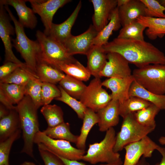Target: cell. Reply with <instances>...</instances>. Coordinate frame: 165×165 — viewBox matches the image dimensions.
Segmentation results:
<instances>
[{
    "mask_svg": "<svg viewBox=\"0 0 165 165\" xmlns=\"http://www.w3.org/2000/svg\"><path fill=\"white\" fill-rule=\"evenodd\" d=\"M102 47L107 53H117L138 68L151 64H165L164 53L145 40L125 39L117 37Z\"/></svg>",
    "mask_w": 165,
    "mask_h": 165,
    "instance_id": "6da1fadb",
    "label": "cell"
},
{
    "mask_svg": "<svg viewBox=\"0 0 165 165\" xmlns=\"http://www.w3.org/2000/svg\"><path fill=\"white\" fill-rule=\"evenodd\" d=\"M19 115L24 141L21 152L33 158L34 140L40 131L37 114L38 109L31 98L25 95L16 106Z\"/></svg>",
    "mask_w": 165,
    "mask_h": 165,
    "instance_id": "7a4b0ae2",
    "label": "cell"
},
{
    "mask_svg": "<svg viewBox=\"0 0 165 165\" xmlns=\"http://www.w3.org/2000/svg\"><path fill=\"white\" fill-rule=\"evenodd\" d=\"M4 6L14 24L16 37L12 39L13 46L20 53L27 68L37 76L36 67L41 51L40 44L37 40H31L27 36L24 27L13 15L9 6Z\"/></svg>",
    "mask_w": 165,
    "mask_h": 165,
    "instance_id": "3957f363",
    "label": "cell"
},
{
    "mask_svg": "<svg viewBox=\"0 0 165 165\" xmlns=\"http://www.w3.org/2000/svg\"><path fill=\"white\" fill-rule=\"evenodd\" d=\"M116 136L114 128H109L102 141L89 145L87 153L82 160L92 164L99 163H112L121 160L119 153L113 150Z\"/></svg>",
    "mask_w": 165,
    "mask_h": 165,
    "instance_id": "277c9868",
    "label": "cell"
},
{
    "mask_svg": "<svg viewBox=\"0 0 165 165\" xmlns=\"http://www.w3.org/2000/svg\"><path fill=\"white\" fill-rule=\"evenodd\" d=\"M36 37L41 49L38 61L46 62L57 68L61 64L76 60L68 53L62 44L46 35L43 32L37 30Z\"/></svg>",
    "mask_w": 165,
    "mask_h": 165,
    "instance_id": "5b68a950",
    "label": "cell"
},
{
    "mask_svg": "<svg viewBox=\"0 0 165 165\" xmlns=\"http://www.w3.org/2000/svg\"><path fill=\"white\" fill-rule=\"evenodd\" d=\"M134 80L147 90L158 95H165V64H149L134 70Z\"/></svg>",
    "mask_w": 165,
    "mask_h": 165,
    "instance_id": "8992f818",
    "label": "cell"
},
{
    "mask_svg": "<svg viewBox=\"0 0 165 165\" xmlns=\"http://www.w3.org/2000/svg\"><path fill=\"white\" fill-rule=\"evenodd\" d=\"M123 119L120 130L116 136L113 148L116 152L122 150L126 145L141 140L155 128L140 124L136 120L134 113L129 114Z\"/></svg>",
    "mask_w": 165,
    "mask_h": 165,
    "instance_id": "52a82bcc",
    "label": "cell"
},
{
    "mask_svg": "<svg viewBox=\"0 0 165 165\" xmlns=\"http://www.w3.org/2000/svg\"><path fill=\"white\" fill-rule=\"evenodd\" d=\"M34 143L57 156L70 160H82L85 154V150L74 147L70 142L51 138L40 130L36 134Z\"/></svg>",
    "mask_w": 165,
    "mask_h": 165,
    "instance_id": "ba28073f",
    "label": "cell"
},
{
    "mask_svg": "<svg viewBox=\"0 0 165 165\" xmlns=\"http://www.w3.org/2000/svg\"><path fill=\"white\" fill-rule=\"evenodd\" d=\"M103 86L100 78H94L87 86L80 101L86 108L97 112L112 100L111 94Z\"/></svg>",
    "mask_w": 165,
    "mask_h": 165,
    "instance_id": "9c48e42d",
    "label": "cell"
},
{
    "mask_svg": "<svg viewBox=\"0 0 165 165\" xmlns=\"http://www.w3.org/2000/svg\"><path fill=\"white\" fill-rule=\"evenodd\" d=\"M70 0H28L35 13L38 14L44 27V33L47 35L53 23V16L60 8Z\"/></svg>",
    "mask_w": 165,
    "mask_h": 165,
    "instance_id": "30bf717a",
    "label": "cell"
},
{
    "mask_svg": "<svg viewBox=\"0 0 165 165\" xmlns=\"http://www.w3.org/2000/svg\"><path fill=\"white\" fill-rule=\"evenodd\" d=\"M158 145L148 136L126 145L124 148L126 154L123 165H135L142 156L145 158L151 157Z\"/></svg>",
    "mask_w": 165,
    "mask_h": 165,
    "instance_id": "8fae6325",
    "label": "cell"
},
{
    "mask_svg": "<svg viewBox=\"0 0 165 165\" xmlns=\"http://www.w3.org/2000/svg\"><path fill=\"white\" fill-rule=\"evenodd\" d=\"M98 32L93 25L83 33L77 36L71 35L63 44L71 55L77 54L86 55L93 46V41Z\"/></svg>",
    "mask_w": 165,
    "mask_h": 165,
    "instance_id": "7c38bea8",
    "label": "cell"
},
{
    "mask_svg": "<svg viewBox=\"0 0 165 165\" xmlns=\"http://www.w3.org/2000/svg\"><path fill=\"white\" fill-rule=\"evenodd\" d=\"M107 61L100 77L123 78L132 75L129 63L121 55L115 52H108Z\"/></svg>",
    "mask_w": 165,
    "mask_h": 165,
    "instance_id": "4fadbf2b",
    "label": "cell"
},
{
    "mask_svg": "<svg viewBox=\"0 0 165 165\" xmlns=\"http://www.w3.org/2000/svg\"><path fill=\"white\" fill-rule=\"evenodd\" d=\"M6 11L4 6L0 4V37L5 48V61L26 65L15 56L13 51L11 36L15 35V29L11 24Z\"/></svg>",
    "mask_w": 165,
    "mask_h": 165,
    "instance_id": "5bb4252c",
    "label": "cell"
},
{
    "mask_svg": "<svg viewBox=\"0 0 165 165\" xmlns=\"http://www.w3.org/2000/svg\"><path fill=\"white\" fill-rule=\"evenodd\" d=\"M94 13L92 17L93 26L98 32L108 23L112 13L117 7V0H91Z\"/></svg>",
    "mask_w": 165,
    "mask_h": 165,
    "instance_id": "9a60e30c",
    "label": "cell"
},
{
    "mask_svg": "<svg viewBox=\"0 0 165 165\" xmlns=\"http://www.w3.org/2000/svg\"><path fill=\"white\" fill-rule=\"evenodd\" d=\"M26 0H0V4L10 6L16 10L18 21L24 28L33 29L37 24V18L32 9L27 6Z\"/></svg>",
    "mask_w": 165,
    "mask_h": 165,
    "instance_id": "2e32d148",
    "label": "cell"
},
{
    "mask_svg": "<svg viewBox=\"0 0 165 165\" xmlns=\"http://www.w3.org/2000/svg\"><path fill=\"white\" fill-rule=\"evenodd\" d=\"M134 80L132 75L123 78H109L102 82V84L111 90L112 99L121 104L129 97L130 89Z\"/></svg>",
    "mask_w": 165,
    "mask_h": 165,
    "instance_id": "e0dca14e",
    "label": "cell"
},
{
    "mask_svg": "<svg viewBox=\"0 0 165 165\" xmlns=\"http://www.w3.org/2000/svg\"><path fill=\"white\" fill-rule=\"evenodd\" d=\"M119 106L118 100L112 99L106 106L97 112L99 119L98 123L99 129L100 131L106 132L118 124L120 116Z\"/></svg>",
    "mask_w": 165,
    "mask_h": 165,
    "instance_id": "ac0fdd59",
    "label": "cell"
},
{
    "mask_svg": "<svg viewBox=\"0 0 165 165\" xmlns=\"http://www.w3.org/2000/svg\"><path fill=\"white\" fill-rule=\"evenodd\" d=\"M81 6L82 2L80 1L72 13L66 20L60 24L53 23L47 35L63 45L72 35L71 29Z\"/></svg>",
    "mask_w": 165,
    "mask_h": 165,
    "instance_id": "d6986e66",
    "label": "cell"
},
{
    "mask_svg": "<svg viewBox=\"0 0 165 165\" xmlns=\"http://www.w3.org/2000/svg\"><path fill=\"white\" fill-rule=\"evenodd\" d=\"M121 26L123 27L145 16L146 7L141 0H129L124 5L118 7Z\"/></svg>",
    "mask_w": 165,
    "mask_h": 165,
    "instance_id": "ffe728a7",
    "label": "cell"
},
{
    "mask_svg": "<svg viewBox=\"0 0 165 165\" xmlns=\"http://www.w3.org/2000/svg\"><path fill=\"white\" fill-rule=\"evenodd\" d=\"M107 55L102 46L96 45H93L86 55V67L94 78H100L99 74L107 61Z\"/></svg>",
    "mask_w": 165,
    "mask_h": 165,
    "instance_id": "44dd1931",
    "label": "cell"
},
{
    "mask_svg": "<svg viewBox=\"0 0 165 165\" xmlns=\"http://www.w3.org/2000/svg\"><path fill=\"white\" fill-rule=\"evenodd\" d=\"M137 21L145 26V34L148 38L154 40L165 35V18L141 16Z\"/></svg>",
    "mask_w": 165,
    "mask_h": 165,
    "instance_id": "7402d4cb",
    "label": "cell"
},
{
    "mask_svg": "<svg viewBox=\"0 0 165 165\" xmlns=\"http://www.w3.org/2000/svg\"><path fill=\"white\" fill-rule=\"evenodd\" d=\"M129 96L137 97L150 102L160 110H165V95H158L152 92L141 86L135 80L130 87Z\"/></svg>",
    "mask_w": 165,
    "mask_h": 165,
    "instance_id": "603a6c76",
    "label": "cell"
},
{
    "mask_svg": "<svg viewBox=\"0 0 165 165\" xmlns=\"http://www.w3.org/2000/svg\"><path fill=\"white\" fill-rule=\"evenodd\" d=\"M21 129L20 120L16 108L0 119V142L5 141L17 130Z\"/></svg>",
    "mask_w": 165,
    "mask_h": 165,
    "instance_id": "cb8c5ba5",
    "label": "cell"
},
{
    "mask_svg": "<svg viewBox=\"0 0 165 165\" xmlns=\"http://www.w3.org/2000/svg\"><path fill=\"white\" fill-rule=\"evenodd\" d=\"M36 75L42 82L56 84L65 76V75L60 70L41 61H38L36 67Z\"/></svg>",
    "mask_w": 165,
    "mask_h": 165,
    "instance_id": "d4e9b609",
    "label": "cell"
},
{
    "mask_svg": "<svg viewBox=\"0 0 165 165\" xmlns=\"http://www.w3.org/2000/svg\"><path fill=\"white\" fill-rule=\"evenodd\" d=\"M121 26L117 7L112 12L108 23L98 32L93 41V45L102 46L105 45L113 32L118 31Z\"/></svg>",
    "mask_w": 165,
    "mask_h": 165,
    "instance_id": "484cf974",
    "label": "cell"
},
{
    "mask_svg": "<svg viewBox=\"0 0 165 165\" xmlns=\"http://www.w3.org/2000/svg\"><path fill=\"white\" fill-rule=\"evenodd\" d=\"M80 134L76 143L77 148L85 150L86 143L88 135L93 127L98 123L99 119L97 112L87 108L85 113Z\"/></svg>",
    "mask_w": 165,
    "mask_h": 165,
    "instance_id": "4316f807",
    "label": "cell"
},
{
    "mask_svg": "<svg viewBox=\"0 0 165 165\" xmlns=\"http://www.w3.org/2000/svg\"><path fill=\"white\" fill-rule=\"evenodd\" d=\"M57 69L66 75L82 81H88L91 75L86 67L77 60L73 62L61 64Z\"/></svg>",
    "mask_w": 165,
    "mask_h": 165,
    "instance_id": "83f0119b",
    "label": "cell"
},
{
    "mask_svg": "<svg viewBox=\"0 0 165 165\" xmlns=\"http://www.w3.org/2000/svg\"><path fill=\"white\" fill-rule=\"evenodd\" d=\"M43 132L51 138L65 140L75 144L78 137L72 133L69 124L64 122L53 127H48Z\"/></svg>",
    "mask_w": 165,
    "mask_h": 165,
    "instance_id": "f1b7e54d",
    "label": "cell"
},
{
    "mask_svg": "<svg viewBox=\"0 0 165 165\" xmlns=\"http://www.w3.org/2000/svg\"><path fill=\"white\" fill-rule=\"evenodd\" d=\"M59 84L67 94L77 99H80L87 86L82 81L66 75Z\"/></svg>",
    "mask_w": 165,
    "mask_h": 165,
    "instance_id": "f546056e",
    "label": "cell"
},
{
    "mask_svg": "<svg viewBox=\"0 0 165 165\" xmlns=\"http://www.w3.org/2000/svg\"><path fill=\"white\" fill-rule=\"evenodd\" d=\"M151 103L137 97H129L121 104H119L120 116L123 118L127 116L147 108Z\"/></svg>",
    "mask_w": 165,
    "mask_h": 165,
    "instance_id": "4dcf8cb0",
    "label": "cell"
},
{
    "mask_svg": "<svg viewBox=\"0 0 165 165\" xmlns=\"http://www.w3.org/2000/svg\"><path fill=\"white\" fill-rule=\"evenodd\" d=\"M40 112L48 127H53L64 122L63 111L61 108L56 105H43Z\"/></svg>",
    "mask_w": 165,
    "mask_h": 165,
    "instance_id": "1f68e13d",
    "label": "cell"
},
{
    "mask_svg": "<svg viewBox=\"0 0 165 165\" xmlns=\"http://www.w3.org/2000/svg\"><path fill=\"white\" fill-rule=\"evenodd\" d=\"M35 77H38L26 67H20L9 75L0 80V83L25 86L31 80Z\"/></svg>",
    "mask_w": 165,
    "mask_h": 165,
    "instance_id": "d6a6232c",
    "label": "cell"
},
{
    "mask_svg": "<svg viewBox=\"0 0 165 165\" xmlns=\"http://www.w3.org/2000/svg\"><path fill=\"white\" fill-rule=\"evenodd\" d=\"M146 28L137 20L122 27L117 37L118 38L144 40L143 32Z\"/></svg>",
    "mask_w": 165,
    "mask_h": 165,
    "instance_id": "836d02e7",
    "label": "cell"
},
{
    "mask_svg": "<svg viewBox=\"0 0 165 165\" xmlns=\"http://www.w3.org/2000/svg\"><path fill=\"white\" fill-rule=\"evenodd\" d=\"M160 110L157 107L151 104L146 108L134 113V115L137 122L142 126L156 128V116Z\"/></svg>",
    "mask_w": 165,
    "mask_h": 165,
    "instance_id": "e575fe53",
    "label": "cell"
},
{
    "mask_svg": "<svg viewBox=\"0 0 165 165\" xmlns=\"http://www.w3.org/2000/svg\"><path fill=\"white\" fill-rule=\"evenodd\" d=\"M25 87L14 84L0 83V90L14 105L18 103L25 96Z\"/></svg>",
    "mask_w": 165,
    "mask_h": 165,
    "instance_id": "d590c367",
    "label": "cell"
},
{
    "mask_svg": "<svg viewBox=\"0 0 165 165\" xmlns=\"http://www.w3.org/2000/svg\"><path fill=\"white\" fill-rule=\"evenodd\" d=\"M42 82L38 78L35 77L25 86V95L29 96L38 109L42 106L41 99Z\"/></svg>",
    "mask_w": 165,
    "mask_h": 165,
    "instance_id": "8d00e7d4",
    "label": "cell"
},
{
    "mask_svg": "<svg viewBox=\"0 0 165 165\" xmlns=\"http://www.w3.org/2000/svg\"><path fill=\"white\" fill-rule=\"evenodd\" d=\"M59 87L61 91V95L60 97L55 99L68 105L76 112L79 119H83L87 108L80 101H78L77 99L67 94L59 86Z\"/></svg>",
    "mask_w": 165,
    "mask_h": 165,
    "instance_id": "74e56055",
    "label": "cell"
},
{
    "mask_svg": "<svg viewBox=\"0 0 165 165\" xmlns=\"http://www.w3.org/2000/svg\"><path fill=\"white\" fill-rule=\"evenodd\" d=\"M21 129L16 131L4 141L0 142V165H9V156L13 142L21 136Z\"/></svg>",
    "mask_w": 165,
    "mask_h": 165,
    "instance_id": "f35d334b",
    "label": "cell"
},
{
    "mask_svg": "<svg viewBox=\"0 0 165 165\" xmlns=\"http://www.w3.org/2000/svg\"><path fill=\"white\" fill-rule=\"evenodd\" d=\"M61 95L60 90L55 84L42 82L41 99L42 106L50 104L53 99L59 97Z\"/></svg>",
    "mask_w": 165,
    "mask_h": 165,
    "instance_id": "ab89813d",
    "label": "cell"
},
{
    "mask_svg": "<svg viewBox=\"0 0 165 165\" xmlns=\"http://www.w3.org/2000/svg\"><path fill=\"white\" fill-rule=\"evenodd\" d=\"M146 7V16L165 18V8L158 0H141Z\"/></svg>",
    "mask_w": 165,
    "mask_h": 165,
    "instance_id": "60d3db41",
    "label": "cell"
},
{
    "mask_svg": "<svg viewBox=\"0 0 165 165\" xmlns=\"http://www.w3.org/2000/svg\"><path fill=\"white\" fill-rule=\"evenodd\" d=\"M38 146L44 165H65L61 160L56 155L40 146Z\"/></svg>",
    "mask_w": 165,
    "mask_h": 165,
    "instance_id": "b9f144b4",
    "label": "cell"
},
{
    "mask_svg": "<svg viewBox=\"0 0 165 165\" xmlns=\"http://www.w3.org/2000/svg\"><path fill=\"white\" fill-rule=\"evenodd\" d=\"M20 67H26V66L10 61H5L0 67V80L9 75Z\"/></svg>",
    "mask_w": 165,
    "mask_h": 165,
    "instance_id": "7bdbcfd3",
    "label": "cell"
},
{
    "mask_svg": "<svg viewBox=\"0 0 165 165\" xmlns=\"http://www.w3.org/2000/svg\"><path fill=\"white\" fill-rule=\"evenodd\" d=\"M57 156L61 160L65 165H86L84 163L79 161L70 160L59 156ZM123 164V162L121 160L115 163L101 164L100 165H122Z\"/></svg>",
    "mask_w": 165,
    "mask_h": 165,
    "instance_id": "ee69618b",
    "label": "cell"
},
{
    "mask_svg": "<svg viewBox=\"0 0 165 165\" xmlns=\"http://www.w3.org/2000/svg\"><path fill=\"white\" fill-rule=\"evenodd\" d=\"M0 101L1 104L9 110L15 109L16 106L14 105L3 91L0 90Z\"/></svg>",
    "mask_w": 165,
    "mask_h": 165,
    "instance_id": "f6af8a7d",
    "label": "cell"
},
{
    "mask_svg": "<svg viewBox=\"0 0 165 165\" xmlns=\"http://www.w3.org/2000/svg\"><path fill=\"white\" fill-rule=\"evenodd\" d=\"M156 150L160 153L162 157L160 162L157 163L154 165H165V148L158 145Z\"/></svg>",
    "mask_w": 165,
    "mask_h": 165,
    "instance_id": "bcb514c9",
    "label": "cell"
},
{
    "mask_svg": "<svg viewBox=\"0 0 165 165\" xmlns=\"http://www.w3.org/2000/svg\"><path fill=\"white\" fill-rule=\"evenodd\" d=\"M10 110L1 104L0 105V119L8 115Z\"/></svg>",
    "mask_w": 165,
    "mask_h": 165,
    "instance_id": "7dc6e473",
    "label": "cell"
},
{
    "mask_svg": "<svg viewBox=\"0 0 165 165\" xmlns=\"http://www.w3.org/2000/svg\"><path fill=\"white\" fill-rule=\"evenodd\" d=\"M135 165H150L145 158L142 157Z\"/></svg>",
    "mask_w": 165,
    "mask_h": 165,
    "instance_id": "c3c4849f",
    "label": "cell"
},
{
    "mask_svg": "<svg viewBox=\"0 0 165 165\" xmlns=\"http://www.w3.org/2000/svg\"><path fill=\"white\" fill-rule=\"evenodd\" d=\"M129 0H117V7H119L125 4Z\"/></svg>",
    "mask_w": 165,
    "mask_h": 165,
    "instance_id": "681fc988",
    "label": "cell"
},
{
    "mask_svg": "<svg viewBox=\"0 0 165 165\" xmlns=\"http://www.w3.org/2000/svg\"><path fill=\"white\" fill-rule=\"evenodd\" d=\"M159 142L160 143L163 145H165V137L161 136L159 139Z\"/></svg>",
    "mask_w": 165,
    "mask_h": 165,
    "instance_id": "f907efd6",
    "label": "cell"
},
{
    "mask_svg": "<svg viewBox=\"0 0 165 165\" xmlns=\"http://www.w3.org/2000/svg\"><path fill=\"white\" fill-rule=\"evenodd\" d=\"M20 165H36L35 164L32 162L25 161Z\"/></svg>",
    "mask_w": 165,
    "mask_h": 165,
    "instance_id": "816d5d0a",
    "label": "cell"
},
{
    "mask_svg": "<svg viewBox=\"0 0 165 165\" xmlns=\"http://www.w3.org/2000/svg\"><path fill=\"white\" fill-rule=\"evenodd\" d=\"M158 1L165 8V0H158Z\"/></svg>",
    "mask_w": 165,
    "mask_h": 165,
    "instance_id": "f5cc1de1",
    "label": "cell"
}]
</instances>
